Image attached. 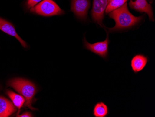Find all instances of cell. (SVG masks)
Instances as JSON below:
<instances>
[{"mask_svg":"<svg viewBox=\"0 0 155 117\" xmlns=\"http://www.w3.org/2000/svg\"><path fill=\"white\" fill-rule=\"evenodd\" d=\"M127 0H111L105 9V13L108 14L112 11L119 8L126 3Z\"/></svg>","mask_w":155,"mask_h":117,"instance_id":"13","label":"cell"},{"mask_svg":"<svg viewBox=\"0 0 155 117\" xmlns=\"http://www.w3.org/2000/svg\"><path fill=\"white\" fill-rule=\"evenodd\" d=\"M90 6L89 0H72L71 9L79 19L86 20Z\"/></svg>","mask_w":155,"mask_h":117,"instance_id":"6","label":"cell"},{"mask_svg":"<svg viewBox=\"0 0 155 117\" xmlns=\"http://www.w3.org/2000/svg\"><path fill=\"white\" fill-rule=\"evenodd\" d=\"M17 117H32V115L30 114L29 112H25L23 114H21V115H17Z\"/></svg>","mask_w":155,"mask_h":117,"instance_id":"15","label":"cell"},{"mask_svg":"<svg viewBox=\"0 0 155 117\" xmlns=\"http://www.w3.org/2000/svg\"><path fill=\"white\" fill-rule=\"evenodd\" d=\"M110 1H111V0H108V3Z\"/></svg>","mask_w":155,"mask_h":117,"instance_id":"16","label":"cell"},{"mask_svg":"<svg viewBox=\"0 0 155 117\" xmlns=\"http://www.w3.org/2000/svg\"><path fill=\"white\" fill-rule=\"evenodd\" d=\"M0 30L7 33L9 35L16 38L24 48H27L28 47L27 44L25 41H23L16 33L15 28H14L13 25L10 22L2 19L1 17H0Z\"/></svg>","mask_w":155,"mask_h":117,"instance_id":"8","label":"cell"},{"mask_svg":"<svg viewBox=\"0 0 155 117\" xmlns=\"http://www.w3.org/2000/svg\"><path fill=\"white\" fill-rule=\"evenodd\" d=\"M12 102L3 97H0V117H8L16 111Z\"/></svg>","mask_w":155,"mask_h":117,"instance_id":"10","label":"cell"},{"mask_svg":"<svg viewBox=\"0 0 155 117\" xmlns=\"http://www.w3.org/2000/svg\"><path fill=\"white\" fill-rule=\"evenodd\" d=\"M129 5L130 7L136 11L141 13H146L148 15L150 20L154 21L153 10L151 5L149 4L146 0H130Z\"/></svg>","mask_w":155,"mask_h":117,"instance_id":"7","label":"cell"},{"mask_svg":"<svg viewBox=\"0 0 155 117\" xmlns=\"http://www.w3.org/2000/svg\"><path fill=\"white\" fill-rule=\"evenodd\" d=\"M108 4V0H94L93 8L91 11L93 21L104 29L107 28L103 23V20L104 18V11Z\"/></svg>","mask_w":155,"mask_h":117,"instance_id":"5","label":"cell"},{"mask_svg":"<svg viewBox=\"0 0 155 117\" xmlns=\"http://www.w3.org/2000/svg\"><path fill=\"white\" fill-rule=\"evenodd\" d=\"M109 16L115 22L114 27L107 28L109 32L120 31L131 28L140 23L143 18V16L136 17L131 14L129 11L126 2L120 7L110 12Z\"/></svg>","mask_w":155,"mask_h":117,"instance_id":"1","label":"cell"},{"mask_svg":"<svg viewBox=\"0 0 155 117\" xmlns=\"http://www.w3.org/2000/svg\"><path fill=\"white\" fill-rule=\"evenodd\" d=\"M41 0H27V6L28 8H32Z\"/></svg>","mask_w":155,"mask_h":117,"instance_id":"14","label":"cell"},{"mask_svg":"<svg viewBox=\"0 0 155 117\" xmlns=\"http://www.w3.org/2000/svg\"><path fill=\"white\" fill-rule=\"evenodd\" d=\"M108 114V107L105 103L100 101L95 105L93 109V115L95 117H106Z\"/></svg>","mask_w":155,"mask_h":117,"instance_id":"11","label":"cell"},{"mask_svg":"<svg viewBox=\"0 0 155 117\" xmlns=\"http://www.w3.org/2000/svg\"><path fill=\"white\" fill-rule=\"evenodd\" d=\"M8 84L25 98V106L35 110V108L31 106L33 98L36 92V87L34 84L28 80L18 78L10 80Z\"/></svg>","mask_w":155,"mask_h":117,"instance_id":"2","label":"cell"},{"mask_svg":"<svg viewBox=\"0 0 155 117\" xmlns=\"http://www.w3.org/2000/svg\"><path fill=\"white\" fill-rule=\"evenodd\" d=\"M148 61V57L143 54L135 55L130 62L132 70L135 73L141 71L144 69Z\"/></svg>","mask_w":155,"mask_h":117,"instance_id":"9","label":"cell"},{"mask_svg":"<svg viewBox=\"0 0 155 117\" xmlns=\"http://www.w3.org/2000/svg\"><path fill=\"white\" fill-rule=\"evenodd\" d=\"M110 41L108 35H107L106 39L101 42L90 43L88 42L86 38L84 39V47L91 52L98 55L104 59H107L108 55L109 44Z\"/></svg>","mask_w":155,"mask_h":117,"instance_id":"4","label":"cell"},{"mask_svg":"<svg viewBox=\"0 0 155 117\" xmlns=\"http://www.w3.org/2000/svg\"><path fill=\"white\" fill-rule=\"evenodd\" d=\"M30 11L44 16L61 15L65 13L53 0H44L30 9Z\"/></svg>","mask_w":155,"mask_h":117,"instance_id":"3","label":"cell"},{"mask_svg":"<svg viewBox=\"0 0 155 117\" xmlns=\"http://www.w3.org/2000/svg\"><path fill=\"white\" fill-rule=\"evenodd\" d=\"M7 93L13 102L14 105L19 110L25 102V98L21 95L16 94L10 90H7Z\"/></svg>","mask_w":155,"mask_h":117,"instance_id":"12","label":"cell"}]
</instances>
